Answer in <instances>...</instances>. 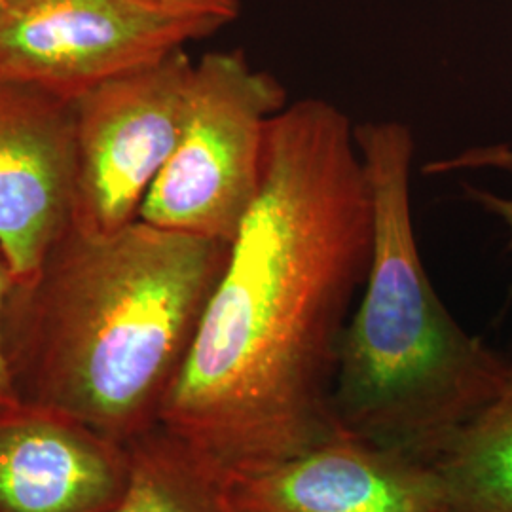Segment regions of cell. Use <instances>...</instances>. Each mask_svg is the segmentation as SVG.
I'll use <instances>...</instances> for the list:
<instances>
[{
	"label": "cell",
	"mask_w": 512,
	"mask_h": 512,
	"mask_svg": "<svg viewBox=\"0 0 512 512\" xmlns=\"http://www.w3.org/2000/svg\"><path fill=\"white\" fill-rule=\"evenodd\" d=\"M374 198L348 114L306 97L274 116L253 209L165 397V431L220 476L330 439L340 344L365 287Z\"/></svg>",
	"instance_id": "obj_1"
},
{
	"label": "cell",
	"mask_w": 512,
	"mask_h": 512,
	"mask_svg": "<svg viewBox=\"0 0 512 512\" xmlns=\"http://www.w3.org/2000/svg\"><path fill=\"white\" fill-rule=\"evenodd\" d=\"M228 256V241L139 219L112 236L69 226L6 298L19 399L126 444L154 429Z\"/></svg>",
	"instance_id": "obj_2"
},
{
	"label": "cell",
	"mask_w": 512,
	"mask_h": 512,
	"mask_svg": "<svg viewBox=\"0 0 512 512\" xmlns=\"http://www.w3.org/2000/svg\"><path fill=\"white\" fill-rule=\"evenodd\" d=\"M355 141L374 198V247L340 344L332 416L348 435L431 465L499 393L511 361L459 327L423 268L412 129L366 122Z\"/></svg>",
	"instance_id": "obj_3"
},
{
	"label": "cell",
	"mask_w": 512,
	"mask_h": 512,
	"mask_svg": "<svg viewBox=\"0 0 512 512\" xmlns=\"http://www.w3.org/2000/svg\"><path fill=\"white\" fill-rule=\"evenodd\" d=\"M287 90L241 50L209 52L194 65L183 131L150 186L139 220L232 243L260 194L270 120Z\"/></svg>",
	"instance_id": "obj_4"
},
{
	"label": "cell",
	"mask_w": 512,
	"mask_h": 512,
	"mask_svg": "<svg viewBox=\"0 0 512 512\" xmlns=\"http://www.w3.org/2000/svg\"><path fill=\"white\" fill-rule=\"evenodd\" d=\"M194 63L179 48L82 93L73 110L69 226L112 236L141 205L183 131Z\"/></svg>",
	"instance_id": "obj_5"
},
{
	"label": "cell",
	"mask_w": 512,
	"mask_h": 512,
	"mask_svg": "<svg viewBox=\"0 0 512 512\" xmlns=\"http://www.w3.org/2000/svg\"><path fill=\"white\" fill-rule=\"evenodd\" d=\"M224 25L150 0H10L0 8V78L73 103Z\"/></svg>",
	"instance_id": "obj_6"
},
{
	"label": "cell",
	"mask_w": 512,
	"mask_h": 512,
	"mask_svg": "<svg viewBox=\"0 0 512 512\" xmlns=\"http://www.w3.org/2000/svg\"><path fill=\"white\" fill-rule=\"evenodd\" d=\"M222 484L234 512H448L429 463L340 429L296 458Z\"/></svg>",
	"instance_id": "obj_7"
},
{
	"label": "cell",
	"mask_w": 512,
	"mask_h": 512,
	"mask_svg": "<svg viewBox=\"0 0 512 512\" xmlns=\"http://www.w3.org/2000/svg\"><path fill=\"white\" fill-rule=\"evenodd\" d=\"M71 175V103L0 78V251L14 283L69 228Z\"/></svg>",
	"instance_id": "obj_8"
},
{
	"label": "cell",
	"mask_w": 512,
	"mask_h": 512,
	"mask_svg": "<svg viewBox=\"0 0 512 512\" xmlns=\"http://www.w3.org/2000/svg\"><path fill=\"white\" fill-rule=\"evenodd\" d=\"M129 444L50 406L0 412V512H107L128 486Z\"/></svg>",
	"instance_id": "obj_9"
},
{
	"label": "cell",
	"mask_w": 512,
	"mask_h": 512,
	"mask_svg": "<svg viewBox=\"0 0 512 512\" xmlns=\"http://www.w3.org/2000/svg\"><path fill=\"white\" fill-rule=\"evenodd\" d=\"M499 393L431 463L448 512H512V359Z\"/></svg>",
	"instance_id": "obj_10"
},
{
	"label": "cell",
	"mask_w": 512,
	"mask_h": 512,
	"mask_svg": "<svg viewBox=\"0 0 512 512\" xmlns=\"http://www.w3.org/2000/svg\"><path fill=\"white\" fill-rule=\"evenodd\" d=\"M126 490L107 512H234L222 476L162 425L129 442Z\"/></svg>",
	"instance_id": "obj_11"
},
{
	"label": "cell",
	"mask_w": 512,
	"mask_h": 512,
	"mask_svg": "<svg viewBox=\"0 0 512 512\" xmlns=\"http://www.w3.org/2000/svg\"><path fill=\"white\" fill-rule=\"evenodd\" d=\"M12 283H14V277L10 272L8 260L0 251V412L21 403L14 385V378H12L10 363H8L6 344H4V308H6V298L12 289Z\"/></svg>",
	"instance_id": "obj_12"
},
{
	"label": "cell",
	"mask_w": 512,
	"mask_h": 512,
	"mask_svg": "<svg viewBox=\"0 0 512 512\" xmlns=\"http://www.w3.org/2000/svg\"><path fill=\"white\" fill-rule=\"evenodd\" d=\"M150 2L162 4L165 8L184 12V14L219 18L226 23L234 21L239 16V0H150Z\"/></svg>",
	"instance_id": "obj_13"
},
{
	"label": "cell",
	"mask_w": 512,
	"mask_h": 512,
	"mask_svg": "<svg viewBox=\"0 0 512 512\" xmlns=\"http://www.w3.org/2000/svg\"><path fill=\"white\" fill-rule=\"evenodd\" d=\"M467 194L478 202V205H482L486 211L494 213L495 217L503 220L509 230H511V247H512V200L511 198H503V196H497L492 194L488 190H480V188H467Z\"/></svg>",
	"instance_id": "obj_14"
},
{
	"label": "cell",
	"mask_w": 512,
	"mask_h": 512,
	"mask_svg": "<svg viewBox=\"0 0 512 512\" xmlns=\"http://www.w3.org/2000/svg\"><path fill=\"white\" fill-rule=\"evenodd\" d=\"M8 2H10V0H0V8H2L4 4H8Z\"/></svg>",
	"instance_id": "obj_15"
}]
</instances>
